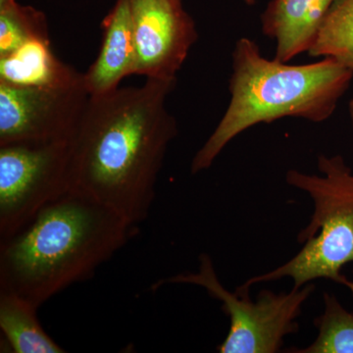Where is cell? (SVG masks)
Instances as JSON below:
<instances>
[{
  "label": "cell",
  "instance_id": "obj_7",
  "mask_svg": "<svg viewBox=\"0 0 353 353\" xmlns=\"http://www.w3.org/2000/svg\"><path fill=\"white\" fill-rule=\"evenodd\" d=\"M88 99L83 78L60 87L0 83V145L71 141Z\"/></svg>",
  "mask_w": 353,
  "mask_h": 353
},
{
  "label": "cell",
  "instance_id": "obj_2",
  "mask_svg": "<svg viewBox=\"0 0 353 353\" xmlns=\"http://www.w3.org/2000/svg\"><path fill=\"white\" fill-rule=\"evenodd\" d=\"M139 233L138 225L68 192L19 233L0 241V292H13L39 308L94 277Z\"/></svg>",
  "mask_w": 353,
  "mask_h": 353
},
{
  "label": "cell",
  "instance_id": "obj_15",
  "mask_svg": "<svg viewBox=\"0 0 353 353\" xmlns=\"http://www.w3.org/2000/svg\"><path fill=\"white\" fill-rule=\"evenodd\" d=\"M32 39H50L46 14L17 0H0V57Z\"/></svg>",
  "mask_w": 353,
  "mask_h": 353
},
{
  "label": "cell",
  "instance_id": "obj_12",
  "mask_svg": "<svg viewBox=\"0 0 353 353\" xmlns=\"http://www.w3.org/2000/svg\"><path fill=\"white\" fill-rule=\"evenodd\" d=\"M39 307L13 292H0V330L14 353H63L38 319Z\"/></svg>",
  "mask_w": 353,
  "mask_h": 353
},
{
  "label": "cell",
  "instance_id": "obj_10",
  "mask_svg": "<svg viewBox=\"0 0 353 353\" xmlns=\"http://www.w3.org/2000/svg\"><path fill=\"white\" fill-rule=\"evenodd\" d=\"M336 0H271L261 15L262 32L275 39V59L289 62L308 52Z\"/></svg>",
  "mask_w": 353,
  "mask_h": 353
},
{
  "label": "cell",
  "instance_id": "obj_5",
  "mask_svg": "<svg viewBox=\"0 0 353 353\" xmlns=\"http://www.w3.org/2000/svg\"><path fill=\"white\" fill-rule=\"evenodd\" d=\"M197 285L218 299L222 310L230 319L226 339L217 347L220 353H276L281 352L285 336L296 334L297 322L304 303L312 296V283L289 292L263 290L256 301L250 292L236 290L232 292L223 285L212 259L205 253L199 255V269L194 273H181L161 279L150 289L157 290L165 285Z\"/></svg>",
  "mask_w": 353,
  "mask_h": 353
},
{
  "label": "cell",
  "instance_id": "obj_3",
  "mask_svg": "<svg viewBox=\"0 0 353 353\" xmlns=\"http://www.w3.org/2000/svg\"><path fill=\"white\" fill-rule=\"evenodd\" d=\"M262 57L250 39L236 41L231 101L219 124L192 158V175L208 170L236 136L260 123L285 117L321 123L333 115L353 79L350 70L332 58L289 65Z\"/></svg>",
  "mask_w": 353,
  "mask_h": 353
},
{
  "label": "cell",
  "instance_id": "obj_11",
  "mask_svg": "<svg viewBox=\"0 0 353 353\" xmlns=\"http://www.w3.org/2000/svg\"><path fill=\"white\" fill-rule=\"evenodd\" d=\"M83 73L62 62L50 39H32L0 57V83L20 87H60L82 81Z\"/></svg>",
  "mask_w": 353,
  "mask_h": 353
},
{
  "label": "cell",
  "instance_id": "obj_14",
  "mask_svg": "<svg viewBox=\"0 0 353 353\" xmlns=\"http://www.w3.org/2000/svg\"><path fill=\"white\" fill-rule=\"evenodd\" d=\"M324 310L314 319L318 334L305 347H290L289 353H353V312L330 292L323 294Z\"/></svg>",
  "mask_w": 353,
  "mask_h": 353
},
{
  "label": "cell",
  "instance_id": "obj_8",
  "mask_svg": "<svg viewBox=\"0 0 353 353\" xmlns=\"http://www.w3.org/2000/svg\"><path fill=\"white\" fill-rule=\"evenodd\" d=\"M137 50L136 75L174 80L197 41L182 0H129Z\"/></svg>",
  "mask_w": 353,
  "mask_h": 353
},
{
  "label": "cell",
  "instance_id": "obj_6",
  "mask_svg": "<svg viewBox=\"0 0 353 353\" xmlns=\"http://www.w3.org/2000/svg\"><path fill=\"white\" fill-rule=\"evenodd\" d=\"M70 141L0 145V241L68 194Z\"/></svg>",
  "mask_w": 353,
  "mask_h": 353
},
{
  "label": "cell",
  "instance_id": "obj_13",
  "mask_svg": "<svg viewBox=\"0 0 353 353\" xmlns=\"http://www.w3.org/2000/svg\"><path fill=\"white\" fill-rule=\"evenodd\" d=\"M312 57L332 58L353 73V0H336L309 48Z\"/></svg>",
  "mask_w": 353,
  "mask_h": 353
},
{
  "label": "cell",
  "instance_id": "obj_1",
  "mask_svg": "<svg viewBox=\"0 0 353 353\" xmlns=\"http://www.w3.org/2000/svg\"><path fill=\"white\" fill-rule=\"evenodd\" d=\"M176 79L90 95L70 141L69 192L132 225L150 215L178 123L166 108Z\"/></svg>",
  "mask_w": 353,
  "mask_h": 353
},
{
  "label": "cell",
  "instance_id": "obj_16",
  "mask_svg": "<svg viewBox=\"0 0 353 353\" xmlns=\"http://www.w3.org/2000/svg\"><path fill=\"white\" fill-rule=\"evenodd\" d=\"M348 108H350V118H352V122L353 125V99L350 102V105H348Z\"/></svg>",
  "mask_w": 353,
  "mask_h": 353
},
{
  "label": "cell",
  "instance_id": "obj_9",
  "mask_svg": "<svg viewBox=\"0 0 353 353\" xmlns=\"http://www.w3.org/2000/svg\"><path fill=\"white\" fill-rule=\"evenodd\" d=\"M102 43L94 63L83 73L88 94H108L136 75L137 50L129 0H116L101 23Z\"/></svg>",
  "mask_w": 353,
  "mask_h": 353
},
{
  "label": "cell",
  "instance_id": "obj_17",
  "mask_svg": "<svg viewBox=\"0 0 353 353\" xmlns=\"http://www.w3.org/2000/svg\"><path fill=\"white\" fill-rule=\"evenodd\" d=\"M245 1V4H248V6H253V4H255V2H256V0H243Z\"/></svg>",
  "mask_w": 353,
  "mask_h": 353
},
{
  "label": "cell",
  "instance_id": "obj_4",
  "mask_svg": "<svg viewBox=\"0 0 353 353\" xmlns=\"http://www.w3.org/2000/svg\"><path fill=\"white\" fill-rule=\"evenodd\" d=\"M321 175L288 171L290 187L312 199L310 221L297 234L303 248L289 261L248 279L236 289L250 292L252 285L292 279L299 289L318 279L333 281L350 290L353 296V173L341 155H319Z\"/></svg>",
  "mask_w": 353,
  "mask_h": 353
}]
</instances>
